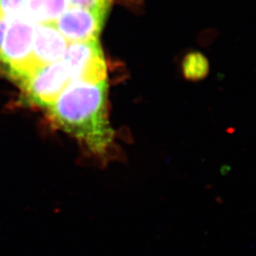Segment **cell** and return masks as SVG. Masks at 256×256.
Here are the masks:
<instances>
[{"label":"cell","instance_id":"obj_7","mask_svg":"<svg viewBox=\"0 0 256 256\" xmlns=\"http://www.w3.org/2000/svg\"><path fill=\"white\" fill-rule=\"evenodd\" d=\"M68 0H25L22 16L36 24L55 23L68 8Z\"/></svg>","mask_w":256,"mask_h":256},{"label":"cell","instance_id":"obj_11","mask_svg":"<svg viewBox=\"0 0 256 256\" xmlns=\"http://www.w3.org/2000/svg\"><path fill=\"white\" fill-rule=\"evenodd\" d=\"M10 18H12V16L0 14V50H1L2 43H3L4 37H5V34L7 32V28L9 27Z\"/></svg>","mask_w":256,"mask_h":256},{"label":"cell","instance_id":"obj_4","mask_svg":"<svg viewBox=\"0 0 256 256\" xmlns=\"http://www.w3.org/2000/svg\"><path fill=\"white\" fill-rule=\"evenodd\" d=\"M62 60L72 82L106 81V64L99 40L68 43Z\"/></svg>","mask_w":256,"mask_h":256},{"label":"cell","instance_id":"obj_8","mask_svg":"<svg viewBox=\"0 0 256 256\" xmlns=\"http://www.w3.org/2000/svg\"><path fill=\"white\" fill-rule=\"evenodd\" d=\"M70 6L84 9L110 10L114 0H68Z\"/></svg>","mask_w":256,"mask_h":256},{"label":"cell","instance_id":"obj_1","mask_svg":"<svg viewBox=\"0 0 256 256\" xmlns=\"http://www.w3.org/2000/svg\"><path fill=\"white\" fill-rule=\"evenodd\" d=\"M108 82H72L48 108L55 122L92 152L104 154L113 140Z\"/></svg>","mask_w":256,"mask_h":256},{"label":"cell","instance_id":"obj_10","mask_svg":"<svg viewBox=\"0 0 256 256\" xmlns=\"http://www.w3.org/2000/svg\"><path fill=\"white\" fill-rule=\"evenodd\" d=\"M194 57V59L191 60V59H189V61L187 62V66H186V70H188V75L189 76H196V75H198V74H202L203 72V64H200V63L203 62V60H202V58H200V60H198L196 59V55H194V56H192Z\"/></svg>","mask_w":256,"mask_h":256},{"label":"cell","instance_id":"obj_9","mask_svg":"<svg viewBox=\"0 0 256 256\" xmlns=\"http://www.w3.org/2000/svg\"><path fill=\"white\" fill-rule=\"evenodd\" d=\"M25 0H0V14L12 16L21 14Z\"/></svg>","mask_w":256,"mask_h":256},{"label":"cell","instance_id":"obj_2","mask_svg":"<svg viewBox=\"0 0 256 256\" xmlns=\"http://www.w3.org/2000/svg\"><path fill=\"white\" fill-rule=\"evenodd\" d=\"M36 25L22 14L12 16L0 50V70L19 84L36 70L32 59Z\"/></svg>","mask_w":256,"mask_h":256},{"label":"cell","instance_id":"obj_3","mask_svg":"<svg viewBox=\"0 0 256 256\" xmlns=\"http://www.w3.org/2000/svg\"><path fill=\"white\" fill-rule=\"evenodd\" d=\"M72 82L70 70L61 59L38 68L20 84L28 101L48 108Z\"/></svg>","mask_w":256,"mask_h":256},{"label":"cell","instance_id":"obj_6","mask_svg":"<svg viewBox=\"0 0 256 256\" xmlns=\"http://www.w3.org/2000/svg\"><path fill=\"white\" fill-rule=\"evenodd\" d=\"M68 41L54 23L36 24L34 28L32 59L36 68L54 63L63 58Z\"/></svg>","mask_w":256,"mask_h":256},{"label":"cell","instance_id":"obj_5","mask_svg":"<svg viewBox=\"0 0 256 256\" xmlns=\"http://www.w3.org/2000/svg\"><path fill=\"white\" fill-rule=\"evenodd\" d=\"M108 12V10L68 6L54 25L68 43L98 40Z\"/></svg>","mask_w":256,"mask_h":256}]
</instances>
